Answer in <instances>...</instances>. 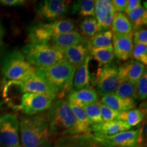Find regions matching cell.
Here are the masks:
<instances>
[{
	"mask_svg": "<svg viewBox=\"0 0 147 147\" xmlns=\"http://www.w3.org/2000/svg\"><path fill=\"white\" fill-rule=\"evenodd\" d=\"M19 135L23 147H38L50 141L51 134L47 117L39 115L22 117Z\"/></svg>",
	"mask_w": 147,
	"mask_h": 147,
	"instance_id": "1",
	"label": "cell"
},
{
	"mask_svg": "<svg viewBox=\"0 0 147 147\" xmlns=\"http://www.w3.org/2000/svg\"><path fill=\"white\" fill-rule=\"evenodd\" d=\"M47 119L51 136L61 137L74 136L76 121L67 101L59 100L53 104L49 109Z\"/></svg>",
	"mask_w": 147,
	"mask_h": 147,
	"instance_id": "2",
	"label": "cell"
},
{
	"mask_svg": "<svg viewBox=\"0 0 147 147\" xmlns=\"http://www.w3.org/2000/svg\"><path fill=\"white\" fill-rule=\"evenodd\" d=\"M35 68H47L63 60L62 51L50 44H27L21 51Z\"/></svg>",
	"mask_w": 147,
	"mask_h": 147,
	"instance_id": "3",
	"label": "cell"
},
{
	"mask_svg": "<svg viewBox=\"0 0 147 147\" xmlns=\"http://www.w3.org/2000/svg\"><path fill=\"white\" fill-rule=\"evenodd\" d=\"M75 71L76 67L64 60L47 68L36 69L57 96L63 94L68 86H71Z\"/></svg>",
	"mask_w": 147,
	"mask_h": 147,
	"instance_id": "4",
	"label": "cell"
},
{
	"mask_svg": "<svg viewBox=\"0 0 147 147\" xmlns=\"http://www.w3.org/2000/svg\"><path fill=\"white\" fill-rule=\"evenodd\" d=\"M75 23L70 19H59L39 23L31 26L28 32L30 44H48L54 37L74 31Z\"/></svg>",
	"mask_w": 147,
	"mask_h": 147,
	"instance_id": "5",
	"label": "cell"
},
{
	"mask_svg": "<svg viewBox=\"0 0 147 147\" xmlns=\"http://www.w3.org/2000/svg\"><path fill=\"white\" fill-rule=\"evenodd\" d=\"M35 70L36 68L27 61L21 51H10L3 57L1 61V72L6 83L23 80Z\"/></svg>",
	"mask_w": 147,
	"mask_h": 147,
	"instance_id": "6",
	"label": "cell"
},
{
	"mask_svg": "<svg viewBox=\"0 0 147 147\" xmlns=\"http://www.w3.org/2000/svg\"><path fill=\"white\" fill-rule=\"evenodd\" d=\"M97 92L105 96L113 94L121 83L119 76V67L115 62L99 67L94 80Z\"/></svg>",
	"mask_w": 147,
	"mask_h": 147,
	"instance_id": "7",
	"label": "cell"
},
{
	"mask_svg": "<svg viewBox=\"0 0 147 147\" xmlns=\"http://www.w3.org/2000/svg\"><path fill=\"white\" fill-rule=\"evenodd\" d=\"M10 86H15L23 93H29L45 95L54 100L57 97L45 79L40 76L36 70L23 80L15 82H8L5 84V87Z\"/></svg>",
	"mask_w": 147,
	"mask_h": 147,
	"instance_id": "8",
	"label": "cell"
},
{
	"mask_svg": "<svg viewBox=\"0 0 147 147\" xmlns=\"http://www.w3.org/2000/svg\"><path fill=\"white\" fill-rule=\"evenodd\" d=\"M0 145L3 147L20 146L19 121L13 114L0 117Z\"/></svg>",
	"mask_w": 147,
	"mask_h": 147,
	"instance_id": "9",
	"label": "cell"
},
{
	"mask_svg": "<svg viewBox=\"0 0 147 147\" xmlns=\"http://www.w3.org/2000/svg\"><path fill=\"white\" fill-rule=\"evenodd\" d=\"M53 101L54 100L52 98L45 95L23 93L20 104L14 108L27 116L36 115L37 114L49 110L53 105Z\"/></svg>",
	"mask_w": 147,
	"mask_h": 147,
	"instance_id": "10",
	"label": "cell"
},
{
	"mask_svg": "<svg viewBox=\"0 0 147 147\" xmlns=\"http://www.w3.org/2000/svg\"><path fill=\"white\" fill-rule=\"evenodd\" d=\"M68 2L62 0H45L36 7L37 17L40 20L52 22L59 20L67 14Z\"/></svg>",
	"mask_w": 147,
	"mask_h": 147,
	"instance_id": "11",
	"label": "cell"
},
{
	"mask_svg": "<svg viewBox=\"0 0 147 147\" xmlns=\"http://www.w3.org/2000/svg\"><path fill=\"white\" fill-rule=\"evenodd\" d=\"M95 138L106 147H137L143 142L142 129L128 130L113 136Z\"/></svg>",
	"mask_w": 147,
	"mask_h": 147,
	"instance_id": "12",
	"label": "cell"
},
{
	"mask_svg": "<svg viewBox=\"0 0 147 147\" xmlns=\"http://www.w3.org/2000/svg\"><path fill=\"white\" fill-rule=\"evenodd\" d=\"M116 11L110 0L95 1V18L98 24L100 32L109 30Z\"/></svg>",
	"mask_w": 147,
	"mask_h": 147,
	"instance_id": "13",
	"label": "cell"
},
{
	"mask_svg": "<svg viewBox=\"0 0 147 147\" xmlns=\"http://www.w3.org/2000/svg\"><path fill=\"white\" fill-rule=\"evenodd\" d=\"M91 59L89 54L76 68L71 86V91L91 88L93 81L89 70V63Z\"/></svg>",
	"mask_w": 147,
	"mask_h": 147,
	"instance_id": "14",
	"label": "cell"
},
{
	"mask_svg": "<svg viewBox=\"0 0 147 147\" xmlns=\"http://www.w3.org/2000/svg\"><path fill=\"white\" fill-rule=\"evenodd\" d=\"M113 47L115 57L121 61H127L131 58L133 51V35L113 33Z\"/></svg>",
	"mask_w": 147,
	"mask_h": 147,
	"instance_id": "15",
	"label": "cell"
},
{
	"mask_svg": "<svg viewBox=\"0 0 147 147\" xmlns=\"http://www.w3.org/2000/svg\"><path fill=\"white\" fill-rule=\"evenodd\" d=\"M146 71V66L136 61H127L119 67V76L121 82L136 84Z\"/></svg>",
	"mask_w": 147,
	"mask_h": 147,
	"instance_id": "16",
	"label": "cell"
},
{
	"mask_svg": "<svg viewBox=\"0 0 147 147\" xmlns=\"http://www.w3.org/2000/svg\"><path fill=\"white\" fill-rule=\"evenodd\" d=\"M90 49L91 47L89 46V40L86 39L78 45L71 46L62 50L63 60L76 68L84 59L89 54Z\"/></svg>",
	"mask_w": 147,
	"mask_h": 147,
	"instance_id": "17",
	"label": "cell"
},
{
	"mask_svg": "<svg viewBox=\"0 0 147 147\" xmlns=\"http://www.w3.org/2000/svg\"><path fill=\"white\" fill-rule=\"evenodd\" d=\"M131 127L126 123L120 120L103 122L98 125L92 127L93 136L97 138L110 137L121 132L129 130Z\"/></svg>",
	"mask_w": 147,
	"mask_h": 147,
	"instance_id": "18",
	"label": "cell"
},
{
	"mask_svg": "<svg viewBox=\"0 0 147 147\" xmlns=\"http://www.w3.org/2000/svg\"><path fill=\"white\" fill-rule=\"evenodd\" d=\"M98 99L99 96L97 91L91 87L79 91H71L68 95L67 102L69 104H75L82 108L89 104L98 102Z\"/></svg>",
	"mask_w": 147,
	"mask_h": 147,
	"instance_id": "19",
	"label": "cell"
},
{
	"mask_svg": "<svg viewBox=\"0 0 147 147\" xmlns=\"http://www.w3.org/2000/svg\"><path fill=\"white\" fill-rule=\"evenodd\" d=\"M69 105L74 115L75 121H76L74 127V136L91 134L92 132L91 124L83 108L69 103Z\"/></svg>",
	"mask_w": 147,
	"mask_h": 147,
	"instance_id": "20",
	"label": "cell"
},
{
	"mask_svg": "<svg viewBox=\"0 0 147 147\" xmlns=\"http://www.w3.org/2000/svg\"><path fill=\"white\" fill-rule=\"evenodd\" d=\"M100 103L119 113L132 110L136 106V100L132 99L121 98L113 93L102 96Z\"/></svg>",
	"mask_w": 147,
	"mask_h": 147,
	"instance_id": "21",
	"label": "cell"
},
{
	"mask_svg": "<svg viewBox=\"0 0 147 147\" xmlns=\"http://www.w3.org/2000/svg\"><path fill=\"white\" fill-rule=\"evenodd\" d=\"M87 38L82 36L80 32L74 30L67 34L59 35L54 37L51 39L49 44L62 51L66 48L78 45L80 42L84 41Z\"/></svg>",
	"mask_w": 147,
	"mask_h": 147,
	"instance_id": "22",
	"label": "cell"
},
{
	"mask_svg": "<svg viewBox=\"0 0 147 147\" xmlns=\"http://www.w3.org/2000/svg\"><path fill=\"white\" fill-rule=\"evenodd\" d=\"M111 32L113 34L133 35L134 29L126 14L116 12L111 25Z\"/></svg>",
	"mask_w": 147,
	"mask_h": 147,
	"instance_id": "23",
	"label": "cell"
},
{
	"mask_svg": "<svg viewBox=\"0 0 147 147\" xmlns=\"http://www.w3.org/2000/svg\"><path fill=\"white\" fill-rule=\"evenodd\" d=\"M69 8L72 14H77L82 17H95V1L93 0L74 1Z\"/></svg>",
	"mask_w": 147,
	"mask_h": 147,
	"instance_id": "24",
	"label": "cell"
},
{
	"mask_svg": "<svg viewBox=\"0 0 147 147\" xmlns=\"http://www.w3.org/2000/svg\"><path fill=\"white\" fill-rule=\"evenodd\" d=\"M89 55L92 58H94L96 60L100 67L113 62L115 58L113 46L105 48L91 49Z\"/></svg>",
	"mask_w": 147,
	"mask_h": 147,
	"instance_id": "25",
	"label": "cell"
},
{
	"mask_svg": "<svg viewBox=\"0 0 147 147\" xmlns=\"http://www.w3.org/2000/svg\"><path fill=\"white\" fill-rule=\"evenodd\" d=\"M129 21L131 23L134 32L140 29L147 23V12L146 8L142 5L138 7L135 10L127 14Z\"/></svg>",
	"mask_w": 147,
	"mask_h": 147,
	"instance_id": "26",
	"label": "cell"
},
{
	"mask_svg": "<svg viewBox=\"0 0 147 147\" xmlns=\"http://www.w3.org/2000/svg\"><path fill=\"white\" fill-rule=\"evenodd\" d=\"M144 110L139 108L128 110L126 112L121 113L119 120L126 123L130 127L138 125L141 123L144 118Z\"/></svg>",
	"mask_w": 147,
	"mask_h": 147,
	"instance_id": "27",
	"label": "cell"
},
{
	"mask_svg": "<svg viewBox=\"0 0 147 147\" xmlns=\"http://www.w3.org/2000/svg\"><path fill=\"white\" fill-rule=\"evenodd\" d=\"M89 43L91 49L105 48L113 46V32L108 30L98 33L91 38Z\"/></svg>",
	"mask_w": 147,
	"mask_h": 147,
	"instance_id": "28",
	"label": "cell"
},
{
	"mask_svg": "<svg viewBox=\"0 0 147 147\" xmlns=\"http://www.w3.org/2000/svg\"><path fill=\"white\" fill-rule=\"evenodd\" d=\"M100 105V102H96L82 107L91 123V127L98 125L104 122L101 115Z\"/></svg>",
	"mask_w": 147,
	"mask_h": 147,
	"instance_id": "29",
	"label": "cell"
},
{
	"mask_svg": "<svg viewBox=\"0 0 147 147\" xmlns=\"http://www.w3.org/2000/svg\"><path fill=\"white\" fill-rule=\"evenodd\" d=\"M80 32L82 36L88 38H92L100 33L98 24L95 17L89 16L85 17L79 25Z\"/></svg>",
	"mask_w": 147,
	"mask_h": 147,
	"instance_id": "30",
	"label": "cell"
},
{
	"mask_svg": "<svg viewBox=\"0 0 147 147\" xmlns=\"http://www.w3.org/2000/svg\"><path fill=\"white\" fill-rule=\"evenodd\" d=\"M117 96L123 99L137 100L136 85L129 82H122L113 93Z\"/></svg>",
	"mask_w": 147,
	"mask_h": 147,
	"instance_id": "31",
	"label": "cell"
},
{
	"mask_svg": "<svg viewBox=\"0 0 147 147\" xmlns=\"http://www.w3.org/2000/svg\"><path fill=\"white\" fill-rule=\"evenodd\" d=\"M74 147H106L99 142L92 134L76 135Z\"/></svg>",
	"mask_w": 147,
	"mask_h": 147,
	"instance_id": "32",
	"label": "cell"
},
{
	"mask_svg": "<svg viewBox=\"0 0 147 147\" xmlns=\"http://www.w3.org/2000/svg\"><path fill=\"white\" fill-rule=\"evenodd\" d=\"M131 57L133 58L134 60L146 65L147 63V45H134Z\"/></svg>",
	"mask_w": 147,
	"mask_h": 147,
	"instance_id": "33",
	"label": "cell"
},
{
	"mask_svg": "<svg viewBox=\"0 0 147 147\" xmlns=\"http://www.w3.org/2000/svg\"><path fill=\"white\" fill-rule=\"evenodd\" d=\"M100 113L102 115V120L104 122H109L120 119L121 113L115 111L111 108L107 107V106L101 104L100 105Z\"/></svg>",
	"mask_w": 147,
	"mask_h": 147,
	"instance_id": "34",
	"label": "cell"
},
{
	"mask_svg": "<svg viewBox=\"0 0 147 147\" xmlns=\"http://www.w3.org/2000/svg\"><path fill=\"white\" fill-rule=\"evenodd\" d=\"M137 100H144L147 97V74L145 71L142 77L136 83Z\"/></svg>",
	"mask_w": 147,
	"mask_h": 147,
	"instance_id": "35",
	"label": "cell"
},
{
	"mask_svg": "<svg viewBox=\"0 0 147 147\" xmlns=\"http://www.w3.org/2000/svg\"><path fill=\"white\" fill-rule=\"evenodd\" d=\"M76 136L60 137L55 142L54 147H74Z\"/></svg>",
	"mask_w": 147,
	"mask_h": 147,
	"instance_id": "36",
	"label": "cell"
},
{
	"mask_svg": "<svg viewBox=\"0 0 147 147\" xmlns=\"http://www.w3.org/2000/svg\"><path fill=\"white\" fill-rule=\"evenodd\" d=\"M133 42L134 45H147V31L146 29H139L134 32Z\"/></svg>",
	"mask_w": 147,
	"mask_h": 147,
	"instance_id": "37",
	"label": "cell"
},
{
	"mask_svg": "<svg viewBox=\"0 0 147 147\" xmlns=\"http://www.w3.org/2000/svg\"><path fill=\"white\" fill-rule=\"evenodd\" d=\"M112 3L116 12L123 13V12H125L127 0H113Z\"/></svg>",
	"mask_w": 147,
	"mask_h": 147,
	"instance_id": "38",
	"label": "cell"
},
{
	"mask_svg": "<svg viewBox=\"0 0 147 147\" xmlns=\"http://www.w3.org/2000/svg\"><path fill=\"white\" fill-rule=\"evenodd\" d=\"M0 3L5 6H22L26 3L23 0H0Z\"/></svg>",
	"mask_w": 147,
	"mask_h": 147,
	"instance_id": "39",
	"label": "cell"
},
{
	"mask_svg": "<svg viewBox=\"0 0 147 147\" xmlns=\"http://www.w3.org/2000/svg\"><path fill=\"white\" fill-rule=\"evenodd\" d=\"M140 5H142V4H141V1H140V0H128V1H127L125 8L126 14L135 10L136 8L140 6Z\"/></svg>",
	"mask_w": 147,
	"mask_h": 147,
	"instance_id": "40",
	"label": "cell"
},
{
	"mask_svg": "<svg viewBox=\"0 0 147 147\" xmlns=\"http://www.w3.org/2000/svg\"><path fill=\"white\" fill-rule=\"evenodd\" d=\"M5 36V29L2 23L0 21V48L2 47L3 43V38Z\"/></svg>",
	"mask_w": 147,
	"mask_h": 147,
	"instance_id": "41",
	"label": "cell"
},
{
	"mask_svg": "<svg viewBox=\"0 0 147 147\" xmlns=\"http://www.w3.org/2000/svg\"><path fill=\"white\" fill-rule=\"evenodd\" d=\"M38 147H54V144H53L51 142H50V141H49V142H45L44 143V144L40 145V146Z\"/></svg>",
	"mask_w": 147,
	"mask_h": 147,
	"instance_id": "42",
	"label": "cell"
},
{
	"mask_svg": "<svg viewBox=\"0 0 147 147\" xmlns=\"http://www.w3.org/2000/svg\"><path fill=\"white\" fill-rule=\"evenodd\" d=\"M137 147H146V144H144V143H143V142H142L141 144H140Z\"/></svg>",
	"mask_w": 147,
	"mask_h": 147,
	"instance_id": "43",
	"label": "cell"
},
{
	"mask_svg": "<svg viewBox=\"0 0 147 147\" xmlns=\"http://www.w3.org/2000/svg\"><path fill=\"white\" fill-rule=\"evenodd\" d=\"M0 108H1V102H0Z\"/></svg>",
	"mask_w": 147,
	"mask_h": 147,
	"instance_id": "44",
	"label": "cell"
},
{
	"mask_svg": "<svg viewBox=\"0 0 147 147\" xmlns=\"http://www.w3.org/2000/svg\"><path fill=\"white\" fill-rule=\"evenodd\" d=\"M16 147H21V146H16Z\"/></svg>",
	"mask_w": 147,
	"mask_h": 147,
	"instance_id": "45",
	"label": "cell"
}]
</instances>
